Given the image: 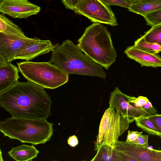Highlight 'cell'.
<instances>
[{
  "instance_id": "obj_1",
  "label": "cell",
  "mask_w": 161,
  "mask_h": 161,
  "mask_svg": "<svg viewBox=\"0 0 161 161\" xmlns=\"http://www.w3.org/2000/svg\"><path fill=\"white\" fill-rule=\"evenodd\" d=\"M44 88L31 81H18L0 92V106L13 117L46 120L52 102Z\"/></svg>"
},
{
  "instance_id": "obj_2",
  "label": "cell",
  "mask_w": 161,
  "mask_h": 161,
  "mask_svg": "<svg viewBox=\"0 0 161 161\" xmlns=\"http://www.w3.org/2000/svg\"><path fill=\"white\" fill-rule=\"evenodd\" d=\"M53 45L48 61L69 75H85L106 79L103 67L82 52L77 45L69 39Z\"/></svg>"
},
{
  "instance_id": "obj_3",
  "label": "cell",
  "mask_w": 161,
  "mask_h": 161,
  "mask_svg": "<svg viewBox=\"0 0 161 161\" xmlns=\"http://www.w3.org/2000/svg\"><path fill=\"white\" fill-rule=\"evenodd\" d=\"M77 46L97 64L107 70L116 59L111 34L102 24L93 23L78 40Z\"/></svg>"
},
{
  "instance_id": "obj_4",
  "label": "cell",
  "mask_w": 161,
  "mask_h": 161,
  "mask_svg": "<svg viewBox=\"0 0 161 161\" xmlns=\"http://www.w3.org/2000/svg\"><path fill=\"white\" fill-rule=\"evenodd\" d=\"M53 124L46 120L13 117L0 122V131L4 136L34 145L45 143L53 132Z\"/></svg>"
},
{
  "instance_id": "obj_5",
  "label": "cell",
  "mask_w": 161,
  "mask_h": 161,
  "mask_svg": "<svg viewBox=\"0 0 161 161\" xmlns=\"http://www.w3.org/2000/svg\"><path fill=\"white\" fill-rule=\"evenodd\" d=\"M19 72L28 81L44 88L54 89L68 82L69 75L49 61L20 62L17 63Z\"/></svg>"
},
{
  "instance_id": "obj_6",
  "label": "cell",
  "mask_w": 161,
  "mask_h": 161,
  "mask_svg": "<svg viewBox=\"0 0 161 161\" xmlns=\"http://www.w3.org/2000/svg\"><path fill=\"white\" fill-rule=\"evenodd\" d=\"M129 123L127 118L121 115L118 112L108 108L101 119L95 150H97L103 144H107L114 147L119 136L128 129Z\"/></svg>"
},
{
  "instance_id": "obj_7",
  "label": "cell",
  "mask_w": 161,
  "mask_h": 161,
  "mask_svg": "<svg viewBox=\"0 0 161 161\" xmlns=\"http://www.w3.org/2000/svg\"><path fill=\"white\" fill-rule=\"evenodd\" d=\"M93 23L105 24L112 26L118 25L116 18L110 6L100 0H82L74 10Z\"/></svg>"
},
{
  "instance_id": "obj_8",
  "label": "cell",
  "mask_w": 161,
  "mask_h": 161,
  "mask_svg": "<svg viewBox=\"0 0 161 161\" xmlns=\"http://www.w3.org/2000/svg\"><path fill=\"white\" fill-rule=\"evenodd\" d=\"M128 96L116 87L110 93L109 108L126 117L130 124L135 121L136 118L141 116L152 115L143 107L137 108L131 105L128 101Z\"/></svg>"
},
{
  "instance_id": "obj_9",
  "label": "cell",
  "mask_w": 161,
  "mask_h": 161,
  "mask_svg": "<svg viewBox=\"0 0 161 161\" xmlns=\"http://www.w3.org/2000/svg\"><path fill=\"white\" fill-rule=\"evenodd\" d=\"M41 8L28 0H0V12L13 18L26 19L38 14Z\"/></svg>"
},
{
  "instance_id": "obj_10",
  "label": "cell",
  "mask_w": 161,
  "mask_h": 161,
  "mask_svg": "<svg viewBox=\"0 0 161 161\" xmlns=\"http://www.w3.org/2000/svg\"><path fill=\"white\" fill-rule=\"evenodd\" d=\"M38 38L27 37L7 36L0 33V55L8 62L14 60L16 52L19 49L36 41Z\"/></svg>"
},
{
  "instance_id": "obj_11",
  "label": "cell",
  "mask_w": 161,
  "mask_h": 161,
  "mask_svg": "<svg viewBox=\"0 0 161 161\" xmlns=\"http://www.w3.org/2000/svg\"><path fill=\"white\" fill-rule=\"evenodd\" d=\"M114 148L137 161H159L154 149H149L132 142L118 140L115 143Z\"/></svg>"
},
{
  "instance_id": "obj_12",
  "label": "cell",
  "mask_w": 161,
  "mask_h": 161,
  "mask_svg": "<svg viewBox=\"0 0 161 161\" xmlns=\"http://www.w3.org/2000/svg\"><path fill=\"white\" fill-rule=\"evenodd\" d=\"M53 48V45L50 40L38 39L35 42L18 50L15 54L14 60H31L39 56L52 52Z\"/></svg>"
},
{
  "instance_id": "obj_13",
  "label": "cell",
  "mask_w": 161,
  "mask_h": 161,
  "mask_svg": "<svg viewBox=\"0 0 161 161\" xmlns=\"http://www.w3.org/2000/svg\"><path fill=\"white\" fill-rule=\"evenodd\" d=\"M127 57L141 64V66L154 68L161 67V57L157 54H152L141 50L134 45L128 47L124 51Z\"/></svg>"
},
{
  "instance_id": "obj_14",
  "label": "cell",
  "mask_w": 161,
  "mask_h": 161,
  "mask_svg": "<svg viewBox=\"0 0 161 161\" xmlns=\"http://www.w3.org/2000/svg\"><path fill=\"white\" fill-rule=\"evenodd\" d=\"M19 72L17 67L7 62L0 55V92L19 81Z\"/></svg>"
},
{
  "instance_id": "obj_15",
  "label": "cell",
  "mask_w": 161,
  "mask_h": 161,
  "mask_svg": "<svg viewBox=\"0 0 161 161\" xmlns=\"http://www.w3.org/2000/svg\"><path fill=\"white\" fill-rule=\"evenodd\" d=\"M39 153L33 146L25 144L13 147L8 152L9 156L17 161H32Z\"/></svg>"
},
{
  "instance_id": "obj_16",
  "label": "cell",
  "mask_w": 161,
  "mask_h": 161,
  "mask_svg": "<svg viewBox=\"0 0 161 161\" xmlns=\"http://www.w3.org/2000/svg\"><path fill=\"white\" fill-rule=\"evenodd\" d=\"M161 9V0H142L131 5L129 11L142 16Z\"/></svg>"
},
{
  "instance_id": "obj_17",
  "label": "cell",
  "mask_w": 161,
  "mask_h": 161,
  "mask_svg": "<svg viewBox=\"0 0 161 161\" xmlns=\"http://www.w3.org/2000/svg\"><path fill=\"white\" fill-rule=\"evenodd\" d=\"M0 33L7 36L26 37L21 29L7 18L3 14H0Z\"/></svg>"
},
{
  "instance_id": "obj_18",
  "label": "cell",
  "mask_w": 161,
  "mask_h": 161,
  "mask_svg": "<svg viewBox=\"0 0 161 161\" xmlns=\"http://www.w3.org/2000/svg\"><path fill=\"white\" fill-rule=\"evenodd\" d=\"M92 161H117L114 147L107 144H102Z\"/></svg>"
},
{
  "instance_id": "obj_19",
  "label": "cell",
  "mask_w": 161,
  "mask_h": 161,
  "mask_svg": "<svg viewBox=\"0 0 161 161\" xmlns=\"http://www.w3.org/2000/svg\"><path fill=\"white\" fill-rule=\"evenodd\" d=\"M136 125L148 134L160 137V136L148 116H141L135 120Z\"/></svg>"
},
{
  "instance_id": "obj_20",
  "label": "cell",
  "mask_w": 161,
  "mask_h": 161,
  "mask_svg": "<svg viewBox=\"0 0 161 161\" xmlns=\"http://www.w3.org/2000/svg\"><path fill=\"white\" fill-rule=\"evenodd\" d=\"M134 45L141 50L151 53L157 54L161 52V46L147 42L142 36L134 42Z\"/></svg>"
},
{
  "instance_id": "obj_21",
  "label": "cell",
  "mask_w": 161,
  "mask_h": 161,
  "mask_svg": "<svg viewBox=\"0 0 161 161\" xmlns=\"http://www.w3.org/2000/svg\"><path fill=\"white\" fill-rule=\"evenodd\" d=\"M142 36L147 42L156 43L161 46V24L152 26Z\"/></svg>"
},
{
  "instance_id": "obj_22",
  "label": "cell",
  "mask_w": 161,
  "mask_h": 161,
  "mask_svg": "<svg viewBox=\"0 0 161 161\" xmlns=\"http://www.w3.org/2000/svg\"><path fill=\"white\" fill-rule=\"evenodd\" d=\"M147 25L153 26L161 24V9L148 13L142 15Z\"/></svg>"
},
{
  "instance_id": "obj_23",
  "label": "cell",
  "mask_w": 161,
  "mask_h": 161,
  "mask_svg": "<svg viewBox=\"0 0 161 161\" xmlns=\"http://www.w3.org/2000/svg\"><path fill=\"white\" fill-rule=\"evenodd\" d=\"M149 101L145 97L139 96L137 97L129 96L128 101L132 106L137 108H143Z\"/></svg>"
},
{
  "instance_id": "obj_24",
  "label": "cell",
  "mask_w": 161,
  "mask_h": 161,
  "mask_svg": "<svg viewBox=\"0 0 161 161\" xmlns=\"http://www.w3.org/2000/svg\"><path fill=\"white\" fill-rule=\"evenodd\" d=\"M106 5H116L129 9L130 5L125 0H100Z\"/></svg>"
},
{
  "instance_id": "obj_25",
  "label": "cell",
  "mask_w": 161,
  "mask_h": 161,
  "mask_svg": "<svg viewBox=\"0 0 161 161\" xmlns=\"http://www.w3.org/2000/svg\"><path fill=\"white\" fill-rule=\"evenodd\" d=\"M148 117L154 125L161 138V114H157Z\"/></svg>"
},
{
  "instance_id": "obj_26",
  "label": "cell",
  "mask_w": 161,
  "mask_h": 161,
  "mask_svg": "<svg viewBox=\"0 0 161 161\" xmlns=\"http://www.w3.org/2000/svg\"><path fill=\"white\" fill-rule=\"evenodd\" d=\"M148 136L141 134L139 135L135 141L132 142L140 146L146 148H149L148 143Z\"/></svg>"
},
{
  "instance_id": "obj_27",
  "label": "cell",
  "mask_w": 161,
  "mask_h": 161,
  "mask_svg": "<svg viewBox=\"0 0 161 161\" xmlns=\"http://www.w3.org/2000/svg\"><path fill=\"white\" fill-rule=\"evenodd\" d=\"M115 156L117 161H137L127 154L116 150L115 149Z\"/></svg>"
},
{
  "instance_id": "obj_28",
  "label": "cell",
  "mask_w": 161,
  "mask_h": 161,
  "mask_svg": "<svg viewBox=\"0 0 161 161\" xmlns=\"http://www.w3.org/2000/svg\"><path fill=\"white\" fill-rule=\"evenodd\" d=\"M82 0H61L66 8L74 10L77 5Z\"/></svg>"
},
{
  "instance_id": "obj_29",
  "label": "cell",
  "mask_w": 161,
  "mask_h": 161,
  "mask_svg": "<svg viewBox=\"0 0 161 161\" xmlns=\"http://www.w3.org/2000/svg\"><path fill=\"white\" fill-rule=\"evenodd\" d=\"M143 131H128V134L126 140V142H130L135 141L139 135L142 134Z\"/></svg>"
},
{
  "instance_id": "obj_30",
  "label": "cell",
  "mask_w": 161,
  "mask_h": 161,
  "mask_svg": "<svg viewBox=\"0 0 161 161\" xmlns=\"http://www.w3.org/2000/svg\"><path fill=\"white\" fill-rule=\"evenodd\" d=\"M143 108L151 114L152 115L155 114L157 113V111L156 108L153 106L149 100L143 107Z\"/></svg>"
},
{
  "instance_id": "obj_31",
  "label": "cell",
  "mask_w": 161,
  "mask_h": 161,
  "mask_svg": "<svg viewBox=\"0 0 161 161\" xmlns=\"http://www.w3.org/2000/svg\"><path fill=\"white\" fill-rule=\"evenodd\" d=\"M67 142L70 146L75 147L78 144V140L77 137L74 135L69 138L67 140Z\"/></svg>"
},
{
  "instance_id": "obj_32",
  "label": "cell",
  "mask_w": 161,
  "mask_h": 161,
  "mask_svg": "<svg viewBox=\"0 0 161 161\" xmlns=\"http://www.w3.org/2000/svg\"><path fill=\"white\" fill-rule=\"evenodd\" d=\"M130 5H133L142 0H125Z\"/></svg>"
},
{
  "instance_id": "obj_33",
  "label": "cell",
  "mask_w": 161,
  "mask_h": 161,
  "mask_svg": "<svg viewBox=\"0 0 161 161\" xmlns=\"http://www.w3.org/2000/svg\"><path fill=\"white\" fill-rule=\"evenodd\" d=\"M154 150L159 161H161V150L155 149Z\"/></svg>"
}]
</instances>
